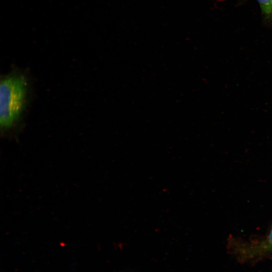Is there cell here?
<instances>
[{
    "mask_svg": "<svg viewBox=\"0 0 272 272\" xmlns=\"http://www.w3.org/2000/svg\"><path fill=\"white\" fill-rule=\"evenodd\" d=\"M27 80L21 74L4 77L0 85V124L2 130L11 128L19 120L26 104Z\"/></svg>",
    "mask_w": 272,
    "mask_h": 272,
    "instance_id": "1",
    "label": "cell"
},
{
    "mask_svg": "<svg viewBox=\"0 0 272 272\" xmlns=\"http://www.w3.org/2000/svg\"><path fill=\"white\" fill-rule=\"evenodd\" d=\"M259 5L263 20L272 24V0H256Z\"/></svg>",
    "mask_w": 272,
    "mask_h": 272,
    "instance_id": "2",
    "label": "cell"
},
{
    "mask_svg": "<svg viewBox=\"0 0 272 272\" xmlns=\"http://www.w3.org/2000/svg\"><path fill=\"white\" fill-rule=\"evenodd\" d=\"M261 246H262V248L259 249L260 251L262 250L265 252H272V228L267 239Z\"/></svg>",
    "mask_w": 272,
    "mask_h": 272,
    "instance_id": "3",
    "label": "cell"
}]
</instances>
